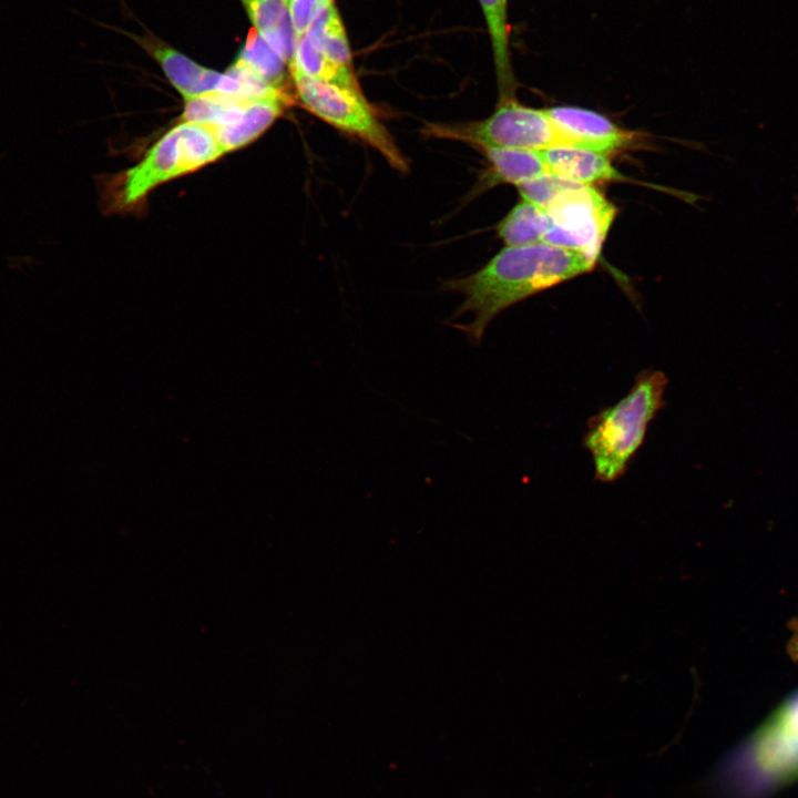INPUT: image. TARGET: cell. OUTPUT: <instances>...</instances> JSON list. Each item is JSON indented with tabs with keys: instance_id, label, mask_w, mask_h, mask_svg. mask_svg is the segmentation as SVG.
Here are the masks:
<instances>
[{
	"instance_id": "9",
	"label": "cell",
	"mask_w": 798,
	"mask_h": 798,
	"mask_svg": "<svg viewBox=\"0 0 798 798\" xmlns=\"http://www.w3.org/2000/svg\"><path fill=\"white\" fill-rule=\"evenodd\" d=\"M133 38L158 63L171 84L185 100L217 90L222 73L202 66L152 35Z\"/></svg>"
},
{
	"instance_id": "2",
	"label": "cell",
	"mask_w": 798,
	"mask_h": 798,
	"mask_svg": "<svg viewBox=\"0 0 798 798\" xmlns=\"http://www.w3.org/2000/svg\"><path fill=\"white\" fill-rule=\"evenodd\" d=\"M667 383L663 371L645 369L622 399L589 420L583 444L592 456L595 480L612 483L624 475L665 406Z\"/></svg>"
},
{
	"instance_id": "13",
	"label": "cell",
	"mask_w": 798,
	"mask_h": 798,
	"mask_svg": "<svg viewBox=\"0 0 798 798\" xmlns=\"http://www.w3.org/2000/svg\"><path fill=\"white\" fill-rule=\"evenodd\" d=\"M258 34L290 66L298 35L286 0H241Z\"/></svg>"
},
{
	"instance_id": "14",
	"label": "cell",
	"mask_w": 798,
	"mask_h": 798,
	"mask_svg": "<svg viewBox=\"0 0 798 798\" xmlns=\"http://www.w3.org/2000/svg\"><path fill=\"white\" fill-rule=\"evenodd\" d=\"M479 1L491 40L500 96H512L515 81L510 59L508 0Z\"/></svg>"
},
{
	"instance_id": "17",
	"label": "cell",
	"mask_w": 798,
	"mask_h": 798,
	"mask_svg": "<svg viewBox=\"0 0 798 798\" xmlns=\"http://www.w3.org/2000/svg\"><path fill=\"white\" fill-rule=\"evenodd\" d=\"M305 34L328 59L352 70L349 42L335 2L315 18Z\"/></svg>"
},
{
	"instance_id": "11",
	"label": "cell",
	"mask_w": 798,
	"mask_h": 798,
	"mask_svg": "<svg viewBox=\"0 0 798 798\" xmlns=\"http://www.w3.org/2000/svg\"><path fill=\"white\" fill-rule=\"evenodd\" d=\"M480 151L489 166L475 186L478 194L501 184L519 186L548 174L539 151L502 147H481Z\"/></svg>"
},
{
	"instance_id": "20",
	"label": "cell",
	"mask_w": 798,
	"mask_h": 798,
	"mask_svg": "<svg viewBox=\"0 0 798 798\" xmlns=\"http://www.w3.org/2000/svg\"><path fill=\"white\" fill-rule=\"evenodd\" d=\"M334 0H290L291 21L298 37L304 34L315 18Z\"/></svg>"
},
{
	"instance_id": "12",
	"label": "cell",
	"mask_w": 798,
	"mask_h": 798,
	"mask_svg": "<svg viewBox=\"0 0 798 798\" xmlns=\"http://www.w3.org/2000/svg\"><path fill=\"white\" fill-rule=\"evenodd\" d=\"M289 102L286 91L249 101L234 122L213 126L224 153L235 151L263 134Z\"/></svg>"
},
{
	"instance_id": "5",
	"label": "cell",
	"mask_w": 798,
	"mask_h": 798,
	"mask_svg": "<svg viewBox=\"0 0 798 798\" xmlns=\"http://www.w3.org/2000/svg\"><path fill=\"white\" fill-rule=\"evenodd\" d=\"M426 136L460 141L481 147L545 151L561 146V139L544 109L521 104L514 95L501 96L494 112L479 121L427 123Z\"/></svg>"
},
{
	"instance_id": "21",
	"label": "cell",
	"mask_w": 798,
	"mask_h": 798,
	"mask_svg": "<svg viewBox=\"0 0 798 798\" xmlns=\"http://www.w3.org/2000/svg\"><path fill=\"white\" fill-rule=\"evenodd\" d=\"M792 634L788 644V651L792 658L798 659V618L790 624Z\"/></svg>"
},
{
	"instance_id": "8",
	"label": "cell",
	"mask_w": 798,
	"mask_h": 798,
	"mask_svg": "<svg viewBox=\"0 0 798 798\" xmlns=\"http://www.w3.org/2000/svg\"><path fill=\"white\" fill-rule=\"evenodd\" d=\"M561 139V146L595 151L611 156L632 147L638 140L635 132L620 127L605 115L579 106L544 109Z\"/></svg>"
},
{
	"instance_id": "18",
	"label": "cell",
	"mask_w": 798,
	"mask_h": 798,
	"mask_svg": "<svg viewBox=\"0 0 798 798\" xmlns=\"http://www.w3.org/2000/svg\"><path fill=\"white\" fill-rule=\"evenodd\" d=\"M248 102L214 91L186 99L182 119L212 126L226 125L239 117Z\"/></svg>"
},
{
	"instance_id": "7",
	"label": "cell",
	"mask_w": 798,
	"mask_h": 798,
	"mask_svg": "<svg viewBox=\"0 0 798 798\" xmlns=\"http://www.w3.org/2000/svg\"><path fill=\"white\" fill-rule=\"evenodd\" d=\"M190 172L177 124L151 147L139 164L117 177L114 203L121 208L134 205L154 187Z\"/></svg>"
},
{
	"instance_id": "19",
	"label": "cell",
	"mask_w": 798,
	"mask_h": 798,
	"mask_svg": "<svg viewBox=\"0 0 798 798\" xmlns=\"http://www.w3.org/2000/svg\"><path fill=\"white\" fill-rule=\"evenodd\" d=\"M236 60L272 86L285 90L286 65L288 64L254 28L249 29Z\"/></svg>"
},
{
	"instance_id": "1",
	"label": "cell",
	"mask_w": 798,
	"mask_h": 798,
	"mask_svg": "<svg viewBox=\"0 0 798 798\" xmlns=\"http://www.w3.org/2000/svg\"><path fill=\"white\" fill-rule=\"evenodd\" d=\"M595 264L580 253L546 243L505 246L478 272L442 283V290L464 297L450 320L473 314L471 323L451 326L464 332L472 346H479L489 324L502 311L592 272Z\"/></svg>"
},
{
	"instance_id": "3",
	"label": "cell",
	"mask_w": 798,
	"mask_h": 798,
	"mask_svg": "<svg viewBox=\"0 0 798 798\" xmlns=\"http://www.w3.org/2000/svg\"><path fill=\"white\" fill-rule=\"evenodd\" d=\"M720 780L739 798H759L798 780V692L732 753Z\"/></svg>"
},
{
	"instance_id": "15",
	"label": "cell",
	"mask_w": 798,
	"mask_h": 798,
	"mask_svg": "<svg viewBox=\"0 0 798 798\" xmlns=\"http://www.w3.org/2000/svg\"><path fill=\"white\" fill-rule=\"evenodd\" d=\"M551 227L544 208L522 200L498 224L497 233L505 246L543 243Z\"/></svg>"
},
{
	"instance_id": "4",
	"label": "cell",
	"mask_w": 798,
	"mask_h": 798,
	"mask_svg": "<svg viewBox=\"0 0 798 798\" xmlns=\"http://www.w3.org/2000/svg\"><path fill=\"white\" fill-rule=\"evenodd\" d=\"M296 96L303 108L329 125L352 135L378 151L389 165L407 172L408 161L396 145L362 92L290 71Z\"/></svg>"
},
{
	"instance_id": "22",
	"label": "cell",
	"mask_w": 798,
	"mask_h": 798,
	"mask_svg": "<svg viewBox=\"0 0 798 798\" xmlns=\"http://www.w3.org/2000/svg\"><path fill=\"white\" fill-rule=\"evenodd\" d=\"M797 212H798V198H797Z\"/></svg>"
},
{
	"instance_id": "10",
	"label": "cell",
	"mask_w": 798,
	"mask_h": 798,
	"mask_svg": "<svg viewBox=\"0 0 798 798\" xmlns=\"http://www.w3.org/2000/svg\"><path fill=\"white\" fill-rule=\"evenodd\" d=\"M548 173L574 183L593 185L624 181L608 155L572 146H555L541 152Z\"/></svg>"
},
{
	"instance_id": "23",
	"label": "cell",
	"mask_w": 798,
	"mask_h": 798,
	"mask_svg": "<svg viewBox=\"0 0 798 798\" xmlns=\"http://www.w3.org/2000/svg\"><path fill=\"white\" fill-rule=\"evenodd\" d=\"M286 1H287V3H288L290 0H286Z\"/></svg>"
},
{
	"instance_id": "16",
	"label": "cell",
	"mask_w": 798,
	"mask_h": 798,
	"mask_svg": "<svg viewBox=\"0 0 798 798\" xmlns=\"http://www.w3.org/2000/svg\"><path fill=\"white\" fill-rule=\"evenodd\" d=\"M289 71L361 92L354 71L328 59L305 33L298 37Z\"/></svg>"
},
{
	"instance_id": "6",
	"label": "cell",
	"mask_w": 798,
	"mask_h": 798,
	"mask_svg": "<svg viewBox=\"0 0 798 798\" xmlns=\"http://www.w3.org/2000/svg\"><path fill=\"white\" fill-rule=\"evenodd\" d=\"M544 209L551 227L543 243L596 263L617 214L615 205L593 185L567 181Z\"/></svg>"
}]
</instances>
